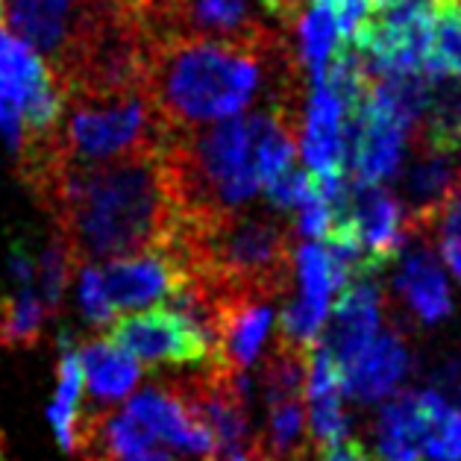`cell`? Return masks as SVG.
I'll use <instances>...</instances> for the list:
<instances>
[{
    "label": "cell",
    "mask_w": 461,
    "mask_h": 461,
    "mask_svg": "<svg viewBox=\"0 0 461 461\" xmlns=\"http://www.w3.org/2000/svg\"><path fill=\"white\" fill-rule=\"evenodd\" d=\"M24 185L50 212L80 267L165 250L179 223L162 153L95 167L50 162Z\"/></svg>",
    "instance_id": "6da1fadb"
},
{
    "label": "cell",
    "mask_w": 461,
    "mask_h": 461,
    "mask_svg": "<svg viewBox=\"0 0 461 461\" xmlns=\"http://www.w3.org/2000/svg\"><path fill=\"white\" fill-rule=\"evenodd\" d=\"M306 80L288 30L256 41H150L148 92L171 132L239 118L253 104L303 115Z\"/></svg>",
    "instance_id": "7a4b0ae2"
},
{
    "label": "cell",
    "mask_w": 461,
    "mask_h": 461,
    "mask_svg": "<svg viewBox=\"0 0 461 461\" xmlns=\"http://www.w3.org/2000/svg\"><path fill=\"white\" fill-rule=\"evenodd\" d=\"M300 130V112L256 109L171 132L162 167L179 218H215L244 209L256 191L294 167Z\"/></svg>",
    "instance_id": "3957f363"
},
{
    "label": "cell",
    "mask_w": 461,
    "mask_h": 461,
    "mask_svg": "<svg viewBox=\"0 0 461 461\" xmlns=\"http://www.w3.org/2000/svg\"><path fill=\"white\" fill-rule=\"evenodd\" d=\"M171 130L148 88L130 95H65V115L50 139V162L95 167L162 153Z\"/></svg>",
    "instance_id": "277c9868"
},
{
    "label": "cell",
    "mask_w": 461,
    "mask_h": 461,
    "mask_svg": "<svg viewBox=\"0 0 461 461\" xmlns=\"http://www.w3.org/2000/svg\"><path fill=\"white\" fill-rule=\"evenodd\" d=\"M139 21L150 41H256L283 30L250 0H150Z\"/></svg>",
    "instance_id": "5b68a950"
},
{
    "label": "cell",
    "mask_w": 461,
    "mask_h": 461,
    "mask_svg": "<svg viewBox=\"0 0 461 461\" xmlns=\"http://www.w3.org/2000/svg\"><path fill=\"white\" fill-rule=\"evenodd\" d=\"M104 6L106 0H4L0 15L9 36L30 44L59 74L97 24Z\"/></svg>",
    "instance_id": "8992f818"
},
{
    "label": "cell",
    "mask_w": 461,
    "mask_h": 461,
    "mask_svg": "<svg viewBox=\"0 0 461 461\" xmlns=\"http://www.w3.org/2000/svg\"><path fill=\"white\" fill-rule=\"evenodd\" d=\"M106 339L150 370H197L215 362V350L197 332V326L167 306L118 318L109 326Z\"/></svg>",
    "instance_id": "52a82bcc"
},
{
    "label": "cell",
    "mask_w": 461,
    "mask_h": 461,
    "mask_svg": "<svg viewBox=\"0 0 461 461\" xmlns=\"http://www.w3.org/2000/svg\"><path fill=\"white\" fill-rule=\"evenodd\" d=\"M127 411L153 432L156 441L171 444L176 453L197 461H209L215 453V438L200 411L176 391L171 379H159L153 385L132 393Z\"/></svg>",
    "instance_id": "ba28073f"
},
{
    "label": "cell",
    "mask_w": 461,
    "mask_h": 461,
    "mask_svg": "<svg viewBox=\"0 0 461 461\" xmlns=\"http://www.w3.org/2000/svg\"><path fill=\"white\" fill-rule=\"evenodd\" d=\"M112 309H144L150 303H167L188 279L167 250H150L100 265Z\"/></svg>",
    "instance_id": "9c48e42d"
},
{
    "label": "cell",
    "mask_w": 461,
    "mask_h": 461,
    "mask_svg": "<svg viewBox=\"0 0 461 461\" xmlns=\"http://www.w3.org/2000/svg\"><path fill=\"white\" fill-rule=\"evenodd\" d=\"M382 294L379 276H362L347 285L332 309V321L326 323L321 344L335 356L339 367H347L362 356L382 332Z\"/></svg>",
    "instance_id": "30bf717a"
},
{
    "label": "cell",
    "mask_w": 461,
    "mask_h": 461,
    "mask_svg": "<svg viewBox=\"0 0 461 461\" xmlns=\"http://www.w3.org/2000/svg\"><path fill=\"white\" fill-rule=\"evenodd\" d=\"M350 209L365 247V274L379 276L382 267L406 250V209L382 185H350Z\"/></svg>",
    "instance_id": "8fae6325"
},
{
    "label": "cell",
    "mask_w": 461,
    "mask_h": 461,
    "mask_svg": "<svg viewBox=\"0 0 461 461\" xmlns=\"http://www.w3.org/2000/svg\"><path fill=\"white\" fill-rule=\"evenodd\" d=\"M215 297V294H212ZM274 303L253 297H218V358L232 374H247L271 341Z\"/></svg>",
    "instance_id": "7c38bea8"
},
{
    "label": "cell",
    "mask_w": 461,
    "mask_h": 461,
    "mask_svg": "<svg viewBox=\"0 0 461 461\" xmlns=\"http://www.w3.org/2000/svg\"><path fill=\"white\" fill-rule=\"evenodd\" d=\"M414 244L400 253L397 274H393V291L400 303L411 312V318L423 326H435L453 312V297L444 276L441 262L435 258L426 239H411Z\"/></svg>",
    "instance_id": "4fadbf2b"
},
{
    "label": "cell",
    "mask_w": 461,
    "mask_h": 461,
    "mask_svg": "<svg viewBox=\"0 0 461 461\" xmlns=\"http://www.w3.org/2000/svg\"><path fill=\"white\" fill-rule=\"evenodd\" d=\"M309 435L314 456H326L341 441H347V411H344V376L335 356L318 341L312 350V367L306 382Z\"/></svg>",
    "instance_id": "5bb4252c"
},
{
    "label": "cell",
    "mask_w": 461,
    "mask_h": 461,
    "mask_svg": "<svg viewBox=\"0 0 461 461\" xmlns=\"http://www.w3.org/2000/svg\"><path fill=\"white\" fill-rule=\"evenodd\" d=\"M344 104L326 86H312L303 112L300 153L312 176H341L347 165L344 148Z\"/></svg>",
    "instance_id": "9a60e30c"
},
{
    "label": "cell",
    "mask_w": 461,
    "mask_h": 461,
    "mask_svg": "<svg viewBox=\"0 0 461 461\" xmlns=\"http://www.w3.org/2000/svg\"><path fill=\"white\" fill-rule=\"evenodd\" d=\"M411 367L409 347L402 341L397 330H382L367 350L341 367L344 376V393L356 400L358 406H370V402L385 400L388 393L400 388Z\"/></svg>",
    "instance_id": "2e32d148"
},
{
    "label": "cell",
    "mask_w": 461,
    "mask_h": 461,
    "mask_svg": "<svg viewBox=\"0 0 461 461\" xmlns=\"http://www.w3.org/2000/svg\"><path fill=\"white\" fill-rule=\"evenodd\" d=\"M80 365H83L86 391L97 406L92 411H104L109 406H115L141 379V365L127 350H121L118 344H112L106 335L86 341L80 347Z\"/></svg>",
    "instance_id": "e0dca14e"
},
{
    "label": "cell",
    "mask_w": 461,
    "mask_h": 461,
    "mask_svg": "<svg viewBox=\"0 0 461 461\" xmlns=\"http://www.w3.org/2000/svg\"><path fill=\"white\" fill-rule=\"evenodd\" d=\"M83 365H80V347L74 344L68 332L59 335V365H56V393L48 409V420L56 432V441L65 453L77 449V429H80V400H83Z\"/></svg>",
    "instance_id": "ac0fdd59"
},
{
    "label": "cell",
    "mask_w": 461,
    "mask_h": 461,
    "mask_svg": "<svg viewBox=\"0 0 461 461\" xmlns=\"http://www.w3.org/2000/svg\"><path fill=\"white\" fill-rule=\"evenodd\" d=\"M414 144L458 156L461 150V80L458 77H438L432 83L426 112L411 136Z\"/></svg>",
    "instance_id": "d6986e66"
},
{
    "label": "cell",
    "mask_w": 461,
    "mask_h": 461,
    "mask_svg": "<svg viewBox=\"0 0 461 461\" xmlns=\"http://www.w3.org/2000/svg\"><path fill=\"white\" fill-rule=\"evenodd\" d=\"M48 318L50 314L44 309L36 285L0 294V350H32V347H39Z\"/></svg>",
    "instance_id": "ffe728a7"
},
{
    "label": "cell",
    "mask_w": 461,
    "mask_h": 461,
    "mask_svg": "<svg viewBox=\"0 0 461 461\" xmlns=\"http://www.w3.org/2000/svg\"><path fill=\"white\" fill-rule=\"evenodd\" d=\"M297 36H300V48H297L300 68L306 71L312 86H318L326 65L332 62V53L339 50V44H335L339 41L335 13L330 6H321V4L309 6L297 21Z\"/></svg>",
    "instance_id": "44dd1931"
},
{
    "label": "cell",
    "mask_w": 461,
    "mask_h": 461,
    "mask_svg": "<svg viewBox=\"0 0 461 461\" xmlns=\"http://www.w3.org/2000/svg\"><path fill=\"white\" fill-rule=\"evenodd\" d=\"M432 50L426 62L429 77H458L461 80V0H429Z\"/></svg>",
    "instance_id": "7402d4cb"
},
{
    "label": "cell",
    "mask_w": 461,
    "mask_h": 461,
    "mask_svg": "<svg viewBox=\"0 0 461 461\" xmlns=\"http://www.w3.org/2000/svg\"><path fill=\"white\" fill-rule=\"evenodd\" d=\"M77 267L80 265H77L71 247L65 244L59 232H53L48 244L39 250V267H36V291H39V297L50 318L59 314L65 291H68V283H71Z\"/></svg>",
    "instance_id": "603a6c76"
},
{
    "label": "cell",
    "mask_w": 461,
    "mask_h": 461,
    "mask_svg": "<svg viewBox=\"0 0 461 461\" xmlns=\"http://www.w3.org/2000/svg\"><path fill=\"white\" fill-rule=\"evenodd\" d=\"M80 306L86 321L97 326V330H106L115 323V309H112L104 276H100V265H83L80 267Z\"/></svg>",
    "instance_id": "cb8c5ba5"
},
{
    "label": "cell",
    "mask_w": 461,
    "mask_h": 461,
    "mask_svg": "<svg viewBox=\"0 0 461 461\" xmlns=\"http://www.w3.org/2000/svg\"><path fill=\"white\" fill-rule=\"evenodd\" d=\"M330 230H332V206L326 203L323 194L312 183L297 209V232L314 241V239H326Z\"/></svg>",
    "instance_id": "d4e9b609"
},
{
    "label": "cell",
    "mask_w": 461,
    "mask_h": 461,
    "mask_svg": "<svg viewBox=\"0 0 461 461\" xmlns=\"http://www.w3.org/2000/svg\"><path fill=\"white\" fill-rule=\"evenodd\" d=\"M0 136L6 139L9 150L15 153V159L24 153V144H27V127H24V118H21V109L13 104V100L0 97Z\"/></svg>",
    "instance_id": "484cf974"
},
{
    "label": "cell",
    "mask_w": 461,
    "mask_h": 461,
    "mask_svg": "<svg viewBox=\"0 0 461 461\" xmlns=\"http://www.w3.org/2000/svg\"><path fill=\"white\" fill-rule=\"evenodd\" d=\"M256 4L271 24L283 30H291L303 15V0H256Z\"/></svg>",
    "instance_id": "4316f807"
},
{
    "label": "cell",
    "mask_w": 461,
    "mask_h": 461,
    "mask_svg": "<svg viewBox=\"0 0 461 461\" xmlns=\"http://www.w3.org/2000/svg\"><path fill=\"white\" fill-rule=\"evenodd\" d=\"M6 36H9V30H6V24H4V15H0V44L6 41Z\"/></svg>",
    "instance_id": "83f0119b"
},
{
    "label": "cell",
    "mask_w": 461,
    "mask_h": 461,
    "mask_svg": "<svg viewBox=\"0 0 461 461\" xmlns=\"http://www.w3.org/2000/svg\"><path fill=\"white\" fill-rule=\"evenodd\" d=\"M314 4H321V6H330V4H339V0H314Z\"/></svg>",
    "instance_id": "f1b7e54d"
},
{
    "label": "cell",
    "mask_w": 461,
    "mask_h": 461,
    "mask_svg": "<svg viewBox=\"0 0 461 461\" xmlns=\"http://www.w3.org/2000/svg\"><path fill=\"white\" fill-rule=\"evenodd\" d=\"M0 4H4V0H0Z\"/></svg>",
    "instance_id": "f546056e"
}]
</instances>
